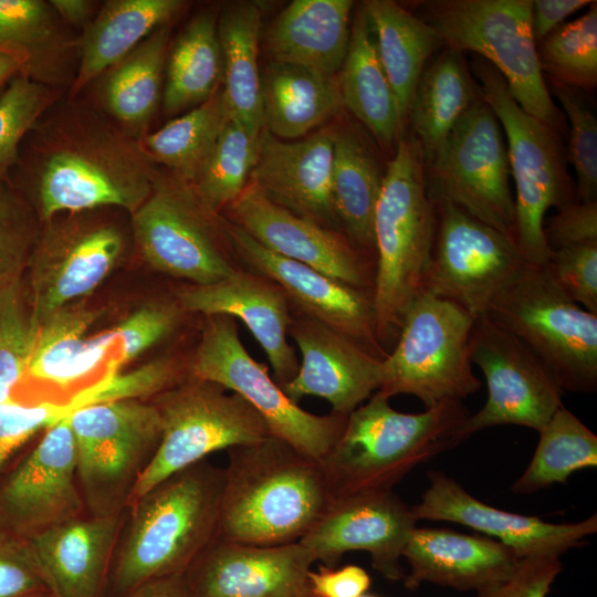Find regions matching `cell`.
Here are the masks:
<instances>
[{"instance_id": "cell-1", "label": "cell", "mask_w": 597, "mask_h": 597, "mask_svg": "<svg viewBox=\"0 0 597 597\" xmlns=\"http://www.w3.org/2000/svg\"><path fill=\"white\" fill-rule=\"evenodd\" d=\"M64 111L36 123L10 171L32 193L39 219L103 208L133 214L155 177L138 140L94 111Z\"/></svg>"}, {"instance_id": "cell-2", "label": "cell", "mask_w": 597, "mask_h": 597, "mask_svg": "<svg viewBox=\"0 0 597 597\" xmlns=\"http://www.w3.org/2000/svg\"><path fill=\"white\" fill-rule=\"evenodd\" d=\"M218 538L259 546L298 542L329 503L318 461L283 440L228 450Z\"/></svg>"}, {"instance_id": "cell-3", "label": "cell", "mask_w": 597, "mask_h": 597, "mask_svg": "<svg viewBox=\"0 0 597 597\" xmlns=\"http://www.w3.org/2000/svg\"><path fill=\"white\" fill-rule=\"evenodd\" d=\"M224 469L202 460L167 478L139 498L111 563L105 597L184 574L218 537Z\"/></svg>"}, {"instance_id": "cell-4", "label": "cell", "mask_w": 597, "mask_h": 597, "mask_svg": "<svg viewBox=\"0 0 597 597\" xmlns=\"http://www.w3.org/2000/svg\"><path fill=\"white\" fill-rule=\"evenodd\" d=\"M469 416L461 400L400 412L376 391L347 416L342 436L318 461L329 500L392 491L416 467L464 441L460 429Z\"/></svg>"}, {"instance_id": "cell-5", "label": "cell", "mask_w": 597, "mask_h": 597, "mask_svg": "<svg viewBox=\"0 0 597 597\" xmlns=\"http://www.w3.org/2000/svg\"><path fill=\"white\" fill-rule=\"evenodd\" d=\"M434 228L422 150L416 138L402 137L384 174L374 218L373 306L376 335L387 353L409 306L422 292Z\"/></svg>"}, {"instance_id": "cell-6", "label": "cell", "mask_w": 597, "mask_h": 597, "mask_svg": "<svg viewBox=\"0 0 597 597\" xmlns=\"http://www.w3.org/2000/svg\"><path fill=\"white\" fill-rule=\"evenodd\" d=\"M515 335L564 391L597 389V314L575 303L548 266L524 262L483 314Z\"/></svg>"}, {"instance_id": "cell-7", "label": "cell", "mask_w": 597, "mask_h": 597, "mask_svg": "<svg viewBox=\"0 0 597 597\" xmlns=\"http://www.w3.org/2000/svg\"><path fill=\"white\" fill-rule=\"evenodd\" d=\"M472 71L505 136L516 190L511 239L524 262L544 264L553 253L544 235L546 211L578 201L565 170L557 130L526 113L489 62L474 59Z\"/></svg>"}, {"instance_id": "cell-8", "label": "cell", "mask_w": 597, "mask_h": 597, "mask_svg": "<svg viewBox=\"0 0 597 597\" xmlns=\"http://www.w3.org/2000/svg\"><path fill=\"white\" fill-rule=\"evenodd\" d=\"M532 4V0L431 1L423 20L449 49L474 52L494 66L517 104L557 130L563 118L540 66Z\"/></svg>"}, {"instance_id": "cell-9", "label": "cell", "mask_w": 597, "mask_h": 597, "mask_svg": "<svg viewBox=\"0 0 597 597\" xmlns=\"http://www.w3.org/2000/svg\"><path fill=\"white\" fill-rule=\"evenodd\" d=\"M474 317L458 305L421 292L409 306L394 347L383 360L386 398L407 394L426 408L461 400L481 381L472 370L470 336Z\"/></svg>"}, {"instance_id": "cell-10", "label": "cell", "mask_w": 597, "mask_h": 597, "mask_svg": "<svg viewBox=\"0 0 597 597\" xmlns=\"http://www.w3.org/2000/svg\"><path fill=\"white\" fill-rule=\"evenodd\" d=\"M153 404L160 416L161 437L134 485V501L214 451L254 443L270 434L250 404L211 381L188 376L156 395Z\"/></svg>"}, {"instance_id": "cell-11", "label": "cell", "mask_w": 597, "mask_h": 597, "mask_svg": "<svg viewBox=\"0 0 597 597\" xmlns=\"http://www.w3.org/2000/svg\"><path fill=\"white\" fill-rule=\"evenodd\" d=\"M188 374L240 395L261 416L271 436L316 461L343 433L347 416L314 415L293 402L270 377L266 366L244 348L231 316L205 317Z\"/></svg>"}, {"instance_id": "cell-12", "label": "cell", "mask_w": 597, "mask_h": 597, "mask_svg": "<svg viewBox=\"0 0 597 597\" xmlns=\"http://www.w3.org/2000/svg\"><path fill=\"white\" fill-rule=\"evenodd\" d=\"M76 474L93 515L121 512L161 437L156 406L138 398L93 404L70 415Z\"/></svg>"}, {"instance_id": "cell-13", "label": "cell", "mask_w": 597, "mask_h": 597, "mask_svg": "<svg viewBox=\"0 0 597 597\" xmlns=\"http://www.w3.org/2000/svg\"><path fill=\"white\" fill-rule=\"evenodd\" d=\"M130 217L143 260L161 274L207 285L239 268L220 214L207 211L189 185L175 175L155 171L151 193Z\"/></svg>"}, {"instance_id": "cell-14", "label": "cell", "mask_w": 597, "mask_h": 597, "mask_svg": "<svg viewBox=\"0 0 597 597\" xmlns=\"http://www.w3.org/2000/svg\"><path fill=\"white\" fill-rule=\"evenodd\" d=\"M429 164L432 198L451 202L511 238L514 196L506 142L499 119L481 95Z\"/></svg>"}, {"instance_id": "cell-15", "label": "cell", "mask_w": 597, "mask_h": 597, "mask_svg": "<svg viewBox=\"0 0 597 597\" xmlns=\"http://www.w3.org/2000/svg\"><path fill=\"white\" fill-rule=\"evenodd\" d=\"M432 200L436 228L422 292L449 301L475 318L524 261L509 235L444 199Z\"/></svg>"}, {"instance_id": "cell-16", "label": "cell", "mask_w": 597, "mask_h": 597, "mask_svg": "<svg viewBox=\"0 0 597 597\" xmlns=\"http://www.w3.org/2000/svg\"><path fill=\"white\" fill-rule=\"evenodd\" d=\"M470 357L485 377L488 399L462 423L463 440L504 425L538 431L564 406L563 390L540 359L515 335L484 315L474 318Z\"/></svg>"}, {"instance_id": "cell-17", "label": "cell", "mask_w": 597, "mask_h": 597, "mask_svg": "<svg viewBox=\"0 0 597 597\" xmlns=\"http://www.w3.org/2000/svg\"><path fill=\"white\" fill-rule=\"evenodd\" d=\"M75 217L49 220L30 258L33 316L41 324L51 314L90 295L108 275L125 249L114 222Z\"/></svg>"}, {"instance_id": "cell-18", "label": "cell", "mask_w": 597, "mask_h": 597, "mask_svg": "<svg viewBox=\"0 0 597 597\" xmlns=\"http://www.w3.org/2000/svg\"><path fill=\"white\" fill-rule=\"evenodd\" d=\"M220 223L234 255L275 282L293 311L348 336L380 359L387 357L376 335L371 293L264 248L221 216Z\"/></svg>"}, {"instance_id": "cell-19", "label": "cell", "mask_w": 597, "mask_h": 597, "mask_svg": "<svg viewBox=\"0 0 597 597\" xmlns=\"http://www.w3.org/2000/svg\"><path fill=\"white\" fill-rule=\"evenodd\" d=\"M224 211L264 248L373 294L375 261L343 232L273 203L250 181Z\"/></svg>"}, {"instance_id": "cell-20", "label": "cell", "mask_w": 597, "mask_h": 597, "mask_svg": "<svg viewBox=\"0 0 597 597\" xmlns=\"http://www.w3.org/2000/svg\"><path fill=\"white\" fill-rule=\"evenodd\" d=\"M76 448L70 416L41 441L0 485V528L22 540L80 516Z\"/></svg>"}, {"instance_id": "cell-21", "label": "cell", "mask_w": 597, "mask_h": 597, "mask_svg": "<svg viewBox=\"0 0 597 597\" xmlns=\"http://www.w3.org/2000/svg\"><path fill=\"white\" fill-rule=\"evenodd\" d=\"M416 522L411 507L392 491L353 495L329 501L298 543L314 563L328 567L347 552L364 551L375 570L396 582L405 577L400 558Z\"/></svg>"}, {"instance_id": "cell-22", "label": "cell", "mask_w": 597, "mask_h": 597, "mask_svg": "<svg viewBox=\"0 0 597 597\" xmlns=\"http://www.w3.org/2000/svg\"><path fill=\"white\" fill-rule=\"evenodd\" d=\"M429 486L411 507L417 521H447L473 528L513 549L520 558H559L583 546L597 532V514L576 523H551L522 515L475 499L454 479L441 471L428 472Z\"/></svg>"}, {"instance_id": "cell-23", "label": "cell", "mask_w": 597, "mask_h": 597, "mask_svg": "<svg viewBox=\"0 0 597 597\" xmlns=\"http://www.w3.org/2000/svg\"><path fill=\"white\" fill-rule=\"evenodd\" d=\"M289 335L302 356L296 376L281 387L293 402L320 397L333 413L348 416L380 388L384 359L348 336L293 310Z\"/></svg>"}, {"instance_id": "cell-24", "label": "cell", "mask_w": 597, "mask_h": 597, "mask_svg": "<svg viewBox=\"0 0 597 597\" xmlns=\"http://www.w3.org/2000/svg\"><path fill=\"white\" fill-rule=\"evenodd\" d=\"M313 563L298 542L259 546L217 537L184 578L191 597H297Z\"/></svg>"}, {"instance_id": "cell-25", "label": "cell", "mask_w": 597, "mask_h": 597, "mask_svg": "<svg viewBox=\"0 0 597 597\" xmlns=\"http://www.w3.org/2000/svg\"><path fill=\"white\" fill-rule=\"evenodd\" d=\"M176 300L186 313L242 321L265 352L280 387L296 376L300 363L287 341L292 307L272 280L238 268L211 284L182 285L176 291Z\"/></svg>"}, {"instance_id": "cell-26", "label": "cell", "mask_w": 597, "mask_h": 597, "mask_svg": "<svg viewBox=\"0 0 597 597\" xmlns=\"http://www.w3.org/2000/svg\"><path fill=\"white\" fill-rule=\"evenodd\" d=\"M334 139V132L322 129L284 142L263 128L249 181L273 203L342 232L332 195Z\"/></svg>"}, {"instance_id": "cell-27", "label": "cell", "mask_w": 597, "mask_h": 597, "mask_svg": "<svg viewBox=\"0 0 597 597\" xmlns=\"http://www.w3.org/2000/svg\"><path fill=\"white\" fill-rule=\"evenodd\" d=\"M121 512L80 516L27 541L39 574L54 597H105Z\"/></svg>"}, {"instance_id": "cell-28", "label": "cell", "mask_w": 597, "mask_h": 597, "mask_svg": "<svg viewBox=\"0 0 597 597\" xmlns=\"http://www.w3.org/2000/svg\"><path fill=\"white\" fill-rule=\"evenodd\" d=\"M402 557L410 567L402 579L409 590L429 583L475 593L507 578L521 559L513 549L488 536L417 526L409 534Z\"/></svg>"}, {"instance_id": "cell-29", "label": "cell", "mask_w": 597, "mask_h": 597, "mask_svg": "<svg viewBox=\"0 0 597 597\" xmlns=\"http://www.w3.org/2000/svg\"><path fill=\"white\" fill-rule=\"evenodd\" d=\"M98 312L73 303L40 324L25 378L65 394L69 401L96 385L91 377L116 346L108 331L90 337L87 332Z\"/></svg>"}, {"instance_id": "cell-30", "label": "cell", "mask_w": 597, "mask_h": 597, "mask_svg": "<svg viewBox=\"0 0 597 597\" xmlns=\"http://www.w3.org/2000/svg\"><path fill=\"white\" fill-rule=\"evenodd\" d=\"M350 0H295L269 27L273 61L300 64L335 76L349 44Z\"/></svg>"}, {"instance_id": "cell-31", "label": "cell", "mask_w": 597, "mask_h": 597, "mask_svg": "<svg viewBox=\"0 0 597 597\" xmlns=\"http://www.w3.org/2000/svg\"><path fill=\"white\" fill-rule=\"evenodd\" d=\"M181 0H109L77 40L78 64L72 82L75 96L144 39L182 9Z\"/></svg>"}, {"instance_id": "cell-32", "label": "cell", "mask_w": 597, "mask_h": 597, "mask_svg": "<svg viewBox=\"0 0 597 597\" xmlns=\"http://www.w3.org/2000/svg\"><path fill=\"white\" fill-rule=\"evenodd\" d=\"M261 102L263 128L290 139L323 124L343 104L335 76L273 60L261 75Z\"/></svg>"}, {"instance_id": "cell-33", "label": "cell", "mask_w": 597, "mask_h": 597, "mask_svg": "<svg viewBox=\"0 0 597 597\" xmlns=\"http://www.w3.org/2000/svg\"><path fill=\"white\" fill-rule=\"evenodd\" d=\"M363 11L404 125L426 62L444 44L431 24L394 1H365Z\"/></svg>"}, {"instance_id": "cell-34", "label": "cell", "mask_w": 597, "mask_h": 597, "mask_svg": "<svg viewBox=\"0 0 597 597\" xmlns=\"http://www.w3.org/2000/svg\"><path fill=\"white\" fill-rule=\"evenodd\" d=\"M261 10L238 1L226 4L217 20L222 54V91L230 118L251 136L263 129L261 73L258 64Z\"/></svg>"}, {"instance_id": "cell-35", "label": "cell", "mask_w": 597, "mask_h": 597, "mask_svg": "<svg viewBox=\"0 0 597 597\" xmlns=\"http://www.w3.org/2000/svg\"><path fill=\"white\" fill-rule=\"evenodd\" d=\"M61 21L49 1L0 0V50L24 61L23 75L54 88L70 77L69 56L77 49Z\"/></svg>"}, {"instance_id": "cell-36", "label": "cell", "mask_w": 597, "mask_h": 597, "mask_svg": "<svg viewBox=\"0 0 597 597\" xmlns=\"http://www.w3.org/2000/svg\"><path fill=\"white\" fill-rule=\"evenodd\" d=\"M481 95L463 54L449 49L423 70L409 117L425 160L430 163L462 115Z\"/></svg>"}, {"instance_id": "cell-37", "label": "cell", "mask_w": 597, "mask_h": 597, "mask_svg": "<svg viewBox=\"0 0 597 597\" xmlns=\"http://www.w3.org/2000/svg\"><path fill=\"white\" fill-rule=\"evenodd\" d=\"M338 85L343 104L380 145L390 147L404 125L364 11L352 28Z\"/></svg>"}, {"instance_id": "cell-38", "label": "cell", "mask_w": 597, "mask_h": 597, "mask_svg": "<svg viewBox=\"0 0 597 597\" xmlns=\"http://www.w3.org/2000/svg\"><path fill=\"white\" fill-rule=\"evenodd\" d=\"M169 35V24L159 27L106 71L103 104L128 135L142 137L157 109Z\"/></svg>"}, {"instance_id": "cell-39", "label": "cell", "mask_w": 597, "mask_h": 597, "mask_svg": "<svg viewBox=\"0 0 597 597\" xmlns=\"http://www.w3.org/2000/svg\"><path fill=\"white\" fill-rule=\"evenodd\" d=\"M383 178L360 139L350 133H335L332 195L341 230L375 264L374 218Z\"/></svg>"}, {"instance_id": "cell-40", "label": "cell", "mask_w": 597, "mask_h": 597, "mask_svg": "<svg viewBox=\"0 0 597 597\" xmlns=\"http://www.w3.org/2000/svg\"><path fill=\"white\" fill-rule=\"evenodd\" d=\"M166 66L163 107L167 114L200 105L220 86L222 54L211 10L188 22L168 51Z\"/></svg>"}, {"instance_id": "cell-41", "label": "cell", "mask_w": 597, "mask_h": 597, "mask_svg": "<svg viewBox=\"0 0 597 597\" xmlns=\"http://www.w3.org/2000/svg\"><path fill=\"white\" fill-rule=\"evenodd\" d=\"M229 119L220 85L206 102L137 140L153 164L164 165L176 177L190 184Z\"/></svg>"}, {"instance_id": "cell-42", "label": "cell", "mask_w": 597, "mask_h": 597, "mask_svg": "<svg viewBox=\"0 0 597 597\" xmlns=\"http://www.w3.org/2000/svg\"><path fill=\"white\" fill-rule=\"evenodd\" d=\"M535 452L512 484L515 494H532L566 483L576 471L597 467V436L562 406L538 431Z\"/></svg>"}, {"instance_id": "cell-43", "label": "cell", "mask_w": 597, "mask_h": 597, "mask_svg": "<svg viewBox=\"0 0 597 597\" xmlns=\"http://www.w3.org/2000/svg\"><path fill=\"white\" fill-rule=\"evenodd\" d=\"M258 151L259 138L229 119L199 172L188 184L207 211L219 216L242 193Z\"/></svg>"}, {"instance_id": "cell-44", "label": "cell", "mask_w": 597, "mask_h": 597, "mask_svg": "<svg viewBox=\"0 0 597 597\" xmlns=\"http://www.w3.org/2000/svg\"><path fill=\"white\" fill-rule=\"evenodd\" d=\"M542 73L553 84L591 91L597 84V4L561 24L537 45Z\"/></svg>"}, {"instance_id": "cell-45", "label": "cell", "mask_w": 597, "mask_h": 597, "mask_svg": "<svg viewBox=\"0 0 597 597\" xmlns=\"http://www.w3.org/2000/svg\"><path fill=\"white\" fill-rule=\"evenodd\" d=\"M39 329L20 280L0 295V402L15 400L13 391L25 379Z\"/></svg>"}, {"instance_id": "cell-46", "label": "cell", "mask_w": 597, "mask_h": 597, "mask_svg": "<svg viewBox=\"0 0 597 597\" xmlns=\"http://www.w3.org/2000/svg\"><path fill=\"white\" fill-rule=\"evenodd\" d=\"M57 97L54 87L19 74L0 94V181L9 179L21 145Z\"/></svg>"}, {"instance_id": "cell-47", "label": "cell", "mask_w": 597, "mask_h": 597, "mask_svg": "<svg viewBox=\"0 0 597 597\" xmlns=\"http://www.w3.org/2000/svg\"><path fill=\"white\" fill-rule=\"evenodd\" d=\"M39 234L28 200L9 179L0 181V295L21 280Z\"/></svg>"}, {"instance_id": "cell-48", "label": "cell", "mask_w": 597, "mask_h": 597, "mask_svg": "<svg viewBox=\"0 0 597 597\" xmlns=\"http://www.w3.org/2000/svg\"><path fill=\"white\" fill-rule=\"evenodd\" d=\"M569 123V157L576 172L579 201H596L597 195V119L584 97L565 85L552 84Z\"/></svg>"}, {"instance_id": "cell-49", "label": "cell", "mask_w": 597, "mask_h": 597, "mask_svg": "<svg viewBox=\"0 0 597 597\" xmlns=\"http://www.w3.org/2000/svg\"><path fill=\"white\" fill-rule=\"evenodd\" d=\"M95 404L91 390L65 402H0V469L9 455L39 430H46L80 408Z\"/></svg>"}, {"instance_id": "cell-50", "label": "cell", "mask_w": 597, "mask_h": 597, "mask_svg": "<svg viewBox=\"0 0 597 597\" xmlns=\"http://www.w3.org/2000/svg\"><path fill=\"white\" fill-rule=\"evenodd\" d=\"M185 314L175 298L149 301L127 315L109 331L118 347L119 366L170 337Z\"/></svg>"}, {"instance_id": "cell-51", "label": "cell", "mask_w": 597, "mask_h": 597, "mask_svg": "<svg viewBox=\"0 0 597 597\" xmlns=\"http://www.w3.org/2000/svg\"><path fill=\"white\" fill-rule=\"evenodd\" d=\"M546 264L575 303L597 314V242L554 250Z\"/></svg>"}, {"instance_id": "cell-52", "label": "cell", "mask_w": 597, "mask_h": 597, "mask_svg": "<svg viewBox=\"0 0 597 597\" xmlns=\"http://www.w3.org/2000/svg\"><path fill=\"white\" fill-rule=\"evenodd\" d=\"M48 590L25 540L0 528V597Z\"/></svg>"}, {"instance_id": "cell-53", "label": "cell", "mask_w": 597, "mask_h": 597, "mask_svg": "<svg viewBox=\"0 0 597 597\" xmlns=\"http://www.w3.org/2000/svg\"><path fill=\"white\" fill-rule=\"evenodd\" d=\"M562 567L557 557L521 558L507 578L475 593L474 597H547Z\"/></svg>"}, {"instance_id": "cell-54", "label": "cell", "mask_w": 597, "mask_h": 597, "mask_svg": "<svg viewBox=\"0 0 597 597\" xmlns=\"http://www.w3.org/2000/svg\"><path fill=\"white\" fill-rule=\"evenodd\" d=\"M544 235L552 251L597 242V200L559 209L544 227Z\"/></svg>"}, {"instance_id": "cell-55", "label": "cell", "mask_w": 597, "mask_h": 597, "mask_svg": "<svg viewBox=\"0 0 597 597\" xmlns=\"http://www.w3.org/2000/svg\"><path fill=\"white\" fill-rule=\"evenodd\" d=\"M306 583L317 597H360L370 588L371 577L355 564L339 568L322 565L308 572Z\"/></svg>"}, {"instance_id": "cell-56", "label": "cell", "mask_w": 597, "mask_h": 597, "mask_svg": "<svg viewBox=\"0 0 597 597\" xmlns=\"http://www.w3.org/2000/svg\"><path fill=\"white\" fill-rule=\"evenodd\" d=\"M591 0H535L532 4V33L536 46L563 21L589 6Z\"/></svg>"}, {"instance_id": "cell-57", "label": "cell", "mask_w": 597, "mask_h": 597, "mask_svg": "<svg viewBox=\"0 0 597 597\" xmlns=\"http://www.w3.org/2000/svg\"><path fill=\"white\" fill-rule=\"evenodd\" d=\"M126 597H191L184 574L149 582Z\"/></svg>"}, {"instance_id": "cell-58", "label": "cell", "mask_w": 597, "mask_h": 597, "mask_svg": "<svg viewBox=\"0 0 597 597\" xmlns=\"http://www.w3.org/2000/svg\"><path fill=\"white\" fill-rule=\"evenodd\" d=\"M49 3L63 22L74 25L87 24L94 7L88 0H50Z\"/></svg>"}, {"instance_id": "cell-59", "label": "cell", "mask_w": 597, "mask_h": 597, "mask_svg": "<svg viewBox=\"0 0 597 597\" xmlns=\"http://www.w3.org/2000/svg\"><path fill=\"white\" fill-rule=\"evenodd\" d=\"M24 61L17 54L0 50V94L19 74H23Z\"/></svg>"}, {"instance_id": "cell-60", "label": "cell", "mask_w": 597, "mask_h": 597, "mask_svg": "<svg viewBox=\"0 0 597 597\" xmlns=\"http://www.w3.org/2000/svg\"><path fill=\"white\" fill-rule=\"evenodd\" d=\"M297 597H317V596L313 594V591L310 589V587L307 586V583H306V585H305L304 588L300 591V594L297 595Z\"/></svg>"}, {"instance_id": "cell-61", "label": "cell", "mask_w": 597, "mask_h": 597, "mask_svg": "<svg viewBox=\"0 0 597 597\" xmlns=\"http://www.w3.org/2000/svg\"><path fill=\"white\" fill-rule=\"evenodd\" d=\"M25 597H54V596L49 590H43V591L28 595Z\"/></svg>"}, {"instance_id": "cell-62", "label": "cell", "mask_w": 597, "mask_h": 597, "mask_svg": "<svg viewBox=\"0 0 597 597\" xmlns=\"http://www.w3.org/2000/svg\"><path fill=\"white\" fill-rule=\"evenodd\" d=\"M360 597H379V596H376V595H371V594H367V593H366V594H364V595L360 596Z\"/></svg>"}]
</instances>
